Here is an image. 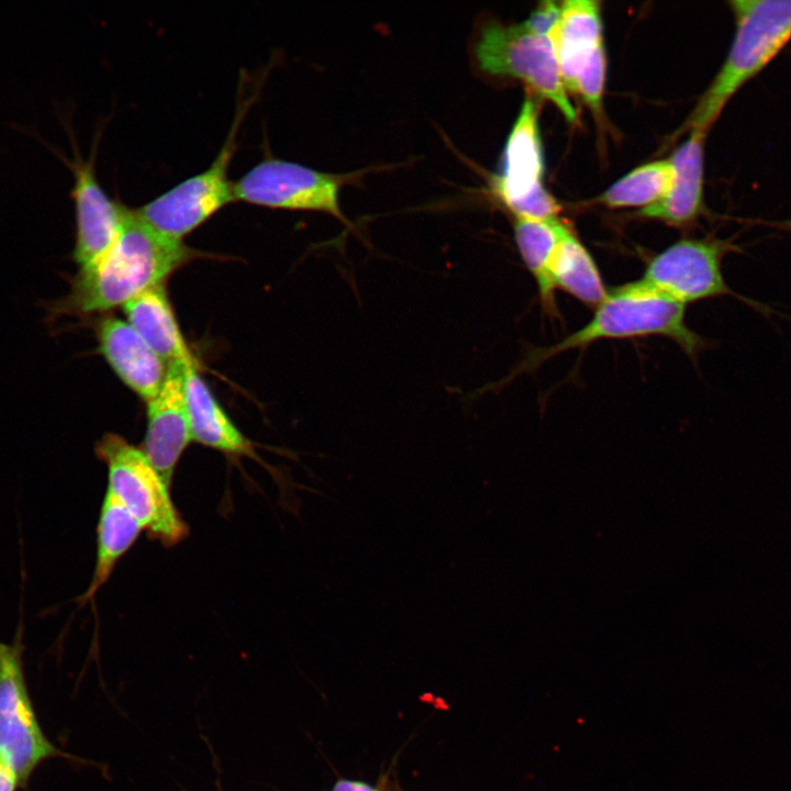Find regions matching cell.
I'll return each mask as SVG.
<instances>
[{
    "label": "cell",
    "mask_w": 791,
    "mask_h": 791,
    "mask_svg": "<svg viewBox=\"0 0 791 791\" xmlns=\"http://www.w3.org/2000/svg\"><path fill=\"white\" fill-rule=\"evenodd\" d=\"M196 255L183 241L161 234L135 209L126 207L112 247L69 279L65 297L43 303L46 320L54 323L62 316H86L123 307L143 291L164 283Z\"/></svg>",
    "instance_id": "obj_1"
},
{
    "label": "cell",
    "mask_w": 791,
    "mask_h": 791,
    "mask_svg": "<svg viewBox=\"0 0 791 791\" xmlns=\"http://www.w3.org/2000/svg\"><path fill=\"white\" fill-rule=\"evenodd\" d=\"M665 336L675 341L691 358L705 347L703 337L686 322V304L642 283L639 280L614 288L595 308L591 320L554 345L530 350L505 378L531 372L564 352L601 339Z\"/></svg>",
    "instance_id": "obj_2"
},
{
    "label": "cell",
    "mask_w": 791,
    "mask_h": 791,
    "mask_svg": "<svg viewBox=\"0 0 791 791\" xmlns=\"http://www.w3.org/2000/svg\"><path fill=\"white\" fill-rule=\"evenodd\" d=\"M735 33L718 73L688 120L708 133L727 102L791 41V0H732Z\"/></svg>",
    "instance_id": "obj_3"
},
{
    "label": "cell",
    "mask_w": 791,
    "mask_h": 791,
    "mask_svg": "<svg viewBox=\"0 0 791 791\" xmlns=\"http://www.w3.org/2000/svg\"><path fill=\"white\" fill-rule=\"evenodd\" d=\"M96 455L107 467V490L152 538L170 547L188 536L189 527L174 504L170 486L141 447L108 433L97 442Z\"/></svg>",
    "instance_id": "obj_4"
},
{
    "label": "cell",
    "mask_w": 791,
    "mask_h": 791,
    "mask_svg": "<svg viewBox=\"0 0 791 791\" xmlns=\"http://www.w3.org/2000/svg\"><path fill=\"white\" fill-rule=\"evenodd\" d=\"M479 67L490 75L510 76L549 100L569 122L577 119L561 79L552 35L528 29L524 22L504 25L487 23L476 43Z\"/></svg>",
    "instance_id": "obj_5"
},
{
    "label": "cell",
    "mask_w": 791,
    "mask_h": 791,
    "mask_svg": "<svg viewBox=\"0 0 791 791\" xmlns=\"http://www.w3.org/2000/svg\"><path fill=\"white\" fill-rule=\"evenodd\" d=\"M23 625L11 643L0 642V755L16 772L22 789L46 760L78 759L44 734L29 692L23 662Z\"/></svg>",
    "instance_id": "obj_6"
},
{
    "label": "cell",
    "mask_w": 791,
    "mask_h": 791,
    "mask_svg": "<svg viewBox=\"0 0 791 791\" xmlns=\"http://www.w3.org/2000/svg\"><path fill=\"white\" fill-rule=\"evenodd\" d=\"M249 104L250 98L238 103L230 132L207 169L135 209L146 223L166 236L182 241L223 207L235 201L229 169Z\"/></svg>",
    "instance_id": "obj_7"
},
{
    "label": "cell",
    "mask_w": 791,
    "mask_h": 791,
    "mask_svg": "<svg viewBox=\"0 0 791 791\" xmlns=\"http://www.w3.org/2000/svg\"><path fill=\"white\" fill-rule=\"evenodd\" d=\"M359 174L335 175L266 158L233 182L234 199L272 209L325 212L348 223L339 205V192Z\"/></svg>",
    "instance_id": "obj_8"
},
{
    "label": "cell",
    "mask_w": 791,
    "mask_h": 791,
    "mask_svg": "<svg viewBox=\"0 0 791 791\" xmlns=\"http://www.w3.org/2000/svg\"><path fill=\"white\" fill-rule=\"evenodd\" d=\"M538 105L527 98L510 132L501 171L493 191L514 216L547 220L557 218L560 204L544 188V155L538 130Z\"/></svg>",
    "instance_id": "obj_9"
},
{
    "label": "cell",
    "mask_w": 791,
    "mask_h": 791,
    "mask_svg": "<svg viewBox=\"0 0 791 791\" xmlns=\"http://www.w3.org/2000/svg\"><path fill=\"white\" fill-rule=\"evenodd\" d=\"M737 247L714 237L683 238L654 256L639 279L648 288L683 304L733 296L747 303L726 283L722 263Z\"/></svg>",
    "instance_id": "obj_10"
},
{
    "label": "cell",
    "mask_w": 791,
    "mask_h": 791,
    "mask_svg": "<svg viewBox=\"0 0 791 791\" xmlns=\"http://www.w3.org/2000/svg\"><path fill=\"white\" fill-rule=\"evenodd\" d=\"M67 160L75 182L71 197L75 202L76 239L74 260L79 269L98 261L114 244L123 223L126 207L111 199L99 183L94 169V155L83 159L77 148Z\"/></svg>",
    "instance_id": "obj_11"
},
{
    "label": "cell",
    "mask_w": 791,
    "mask_h": 791,
    "mask_svg": "<svg viewBox=\"0 0 791 791\" xmlns=\"http://www.w3.org/2000/svg\"><path fill=\"white\" fill-rule=\"evenodd\" d=\"M185 364L168 367L161 389L147 402L142 449L169 486L181 455L192 441L183 392Z\"/></svg>",
    "instance_id": "obj_12"
},
{
    "label": "cell",
    "mask_w": 791,
    "mask_h": 791,
    "mask_svg": "<svg viewBox=\"0 0 791 791\" xmlns=\"http://www.w3.org/2000/svg\"><path fill=\"white\" fill-rule=\"evenodd\" d=\"M94 328L99 350L116 376L140 398L152 400L165 381L166 364L126 321L105 316Z\"/></svg>",
    "instance_id": "obj_13"
},
{
    "label": "cell",
    "mask_w": 791,
    "mask_h": 791,
    "mask_svg": "<svg viewBox=\"0 0 791 791\" xmlns=\"http://www.w3.org/2000/svg\"><path fill=\"white\" fill-rule=\"evenodd\" d=\"M708 133L690 130L688 138L669 158L673 180L668 193L658 202L642 209L643 218L673 226L693 223L703 211L704 142Z\"/></svg>",
    "instance_id": "obj_14"
},
{
    "label": "cell",
    "mask_w": 791,
    "mask_h": 791,
    "mask_svg": "<svg viewBox=\"0 0 791 791\" xmlns=\"http://www.w3.org/2000/svg\"><path fill=\"white\" fill-rule=\"evenodd\" d=\"M183 392L193 442L230 456L255 458L253 443L216 401L199 374L197 360L183 366Z\"/></svg>",
    "instance_id": "obj_15"
},
{
    "label": "cell",
    "mask_w": 791,
    "mask_h": 791,
    "mask_svg": "<svg viewBox=\"0 0 791 791\" xmlns=\"http://www.w3.org/2000/svg\"><path fill=\"white\" fill-rule=\"evenodd\" d=\"M552 38L561 79L567 91L572 92L579 74L603 45L599 3L592 0L562 2Z\"/></svg>",
    "instance_id": "obj_16"
},
{
    "label": "cell",
    "mask_w": 791,
    "mask_h": 791,
    "mask_svg": "<svg viewBox=\"0 0 791 791\" xmlns=\"http://www.w3.org/2000/svg\"><path fill=\"white\" fill-rule=\"evenodd\" d=\"M122 309L125 321L167 367L196 359L182 336L164 283L143 291Z\"/></svg>",
    "instance_id": "obj_17"
},
{
    "label": "cell",
    "mask_w": 791,
    "mask_h": 791,
    "mask_svg": "<svg viewBox=\"0 0 791 791\" xmlns=\"http://www.w3.org/2000/svg\"><path fill=\"white\" fill-rule=\"evenodd\" d=\"M144 531L132 513L108 490L104 493L97 524V555L91 582L77 599L82 605L107 583L118 561L129 552Z\"/></svg>",
    "instance_id": "obj_18"
},
{
    "label": "cell",
    "mask_w": 791,
    "mask_h": 791,
    "mask_svg": "<svg viewBox=\"0 0 791 791\" xmlns=\"http://www.w3.org/2000/svg\"><path fill=\"white\" fill-rule=\"evenodd\" d=\"M568 230L557 218L536 220L515 216L514 221V237L519 252L537 285L543 310L550 316L557 315L552 265L557 247Z\"/></svg>",
    "instance_id": "obj_19"
},
{
    "label": "cell",
    "mask_w": 791,
    "mask_h": 791,
    "mask_svg": "<svg viewBox=\"0 0 791 791\" xmlns=\"http://www.w3.org/2000/svg\"><path fill=\"white\" fill-rule=\"evenodd\" d=\"M552 280L556 290L561 289L594 309L609 292L594 259L570 229L555 253Z\"/></svg>",
    "instance_id": "obj_20"
},
{
    "label": "cell",
    "mask_w": 791,
    "mask_h": 791,
    "mask_svg": "<svg viewBox=\"0 0 791 791\" xmlns=\"http://www.w3.org/2000/svg\"><path fill=\"white\" fill-rule=\"evenodd\" d=\"M673 180L670 159L656 160L639 166L609 187L598 201L609 208L642 207L660 201Z\"/></svg>",
    "instance_id": "obj_21"
},
{
    "label": "cell",
    "mask_w": 791,
    "mask_h": 791,
    "mask_svg": "<svg viewBox=\"0 0 791 791\" xmlns=\"http://www.w3.org/2000/svg\"><path fill=\"white\" fill-rule=\"evenodd\" d=\"M605 74L606 58L602 45L594 52L587 66L579 74L572 91L580 94L588 107L598 114L601 113L602 109Z\"/></svg>",
    "instance_id": "obj_22"
},
{
    "label": "cell",
    "mask_w": 791,
    "mask_h": 791,
    "mask_svg": "<svg viewBox=\"0 0 791 791\" xmlns=\"http://www.w3.org/2000/svg\"><path fill=\"white\" fill-rule=\"evenodd\" d=\"M560 14V5L553 1L542 2L524 24L541 34L552 35Z\"/></svg>",
    "instance_id": "obj_23"
},
{
    "label": "cell",
    "mask_w": 791,
    "mask_h": 791,
    "mask_svg": "<svg viewBox=\"0 0 791 791\" xmlns=\"http://www.w3.org/2000/svg\"><path fill=\"white\" fill-rule=\"evenodd\" d=\"M21 787L14 769L0 755V791H16Z\"/></svg>",
    "instance_id": "obj_24"
},
{
    "label": "cell",
    "mask_w": 791,
    "mask_h": 791,
    "mask_svg": "<svg viewBox=\"0 0 791 791\" xmlns=\"http://www.w3.org/2000/svg\"><path fill=\"white\" fill-rule=\"evenodd\" d=\"M334 791H376L371 787L356 781H339L334 787Z\"/></svg>",
    "instance_id": "obj_25"
}]
</instances>
